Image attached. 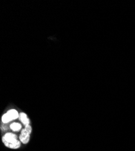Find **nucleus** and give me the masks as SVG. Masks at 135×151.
<instances>
[{"mask_svg":"<svg viewBox=\"0 0 135 151\" xmlns=\"http://www.w3.org/2000/svg\"><path fill=\"white\" fill-rule=\"evenodd\" d=\"M19 117H20L21 122L23 123L24 125L26 126L29 125L30 120L28 119L27 116L26 115V114L24 113V112H21V113H20Z\"/></svg>","mask_w":135,"mask_h":151,"instance_id":"7ed1b4c3","label":"nucleus"},{"mask_svg":"<svg viewBox=\"0 0 135 151\" xmlns=\"http://www.w3.org/2000/svg\"><path fill=\"white\" fill-rule=\"evenodd\" d=\"M15 139H17V135L14 133L9 132L6 133L4 135L3 138H2V140H3V142L4 143L5 142H8V141H10Z\"/></svg>","mask_w":135,"mask_h":151,"instance_id":"f03ea898","label":"nucleus"},{"mask_svg":"<svg viewBox=\"0 0 135 151\" xmlns=\"http://www.w3.org/2000/svg\"><path fill=\"white\" fill-rule=\"evenodd\" d=\"M21 134H22V135H30L28 134L27 131H26L25 129H23L21 131Z\"/></svg>","mask_w":135,"mask_h":151,"instance_id":"1a4fd4ad","label":"nucleus"},{"mask_svg":"<svg viewBox=\"0 0 135 151\" xmlns=\"http://www.w3.org/2000/svg\"><path fill=\"white\" fill-rule=\"evenodd\" d=\"M4 144L7 148L12 149H16L20 148L21 141L18 140V139H15L10 141H8V142L4 143Z\"/></svg>","mask_w":135,"mask_h":151,"instance_id":"f257e3e1","label":"nucleus"},{"mask_svg":"<svg viewBox=\"0 0 135 151\" xmlns=\"http://www.w3.org/2000/svg\"><path fill=\"white\" fill-rule=\"evenodd\" d=\"M25 130L29 134H30L32 132V127H31V126H30V125H26L25 126Z\"/></svg>","mask_w":135,"mask_h":151,"instance_id":"6e6552de","label":"nucleus"},{"mask_svg":"<svg viewBox=\"0 0 135 151\" xmlns=\"http://www.w3.org/2000/svg\"><path fill=\"white\" fill-rule=\"evenodd\" d=\"M20 141L23 144H27L30 140V135H22L21 134L19 136Z\"/></svg>","mask_w":135,"mask_h":151,"instance_id":"39448f33","label":"nucleus"},{"mask_svg":"<svg viewBox=\"0 0 135 151\" xmlns=\"http://www.w3.org/2000/svg\"><path fill=\"white\" fill-rule=\"evenodd\" d=\"M1 120H2V122H3V123H9V122H10V121H12V119L11 118L10 116L9 115V114L7 113H7L4 114L3 116H2Z\"/></svg>","mask_w":135,"mask_h":151,"instance_id":"0eeeda50","label":"nucleus"},{"mask_svg":"<svg viewBox=\"0 0 135 151\" xmlns=\"http://www.w3.org/2000/svg\"><path fill=\"white\" fill-rule=\"evenodd\" d=\"M7 113L9 114V115L10 116V117L12 118V120L16 119L17 118H18L20 117L18 111L16 110H14V109H12V110H10L7 111Z\"/></svg>","mask_w":135,"mask_h":151,"instance_id":"20e7f679","label":"nucleus"},{"mask_svg":"<svg viewBox=\"0 0 135 151\" xmlns=\"http://www.w3.org/2000/svg\"><path fill=\"white\" fill-rule=\"evenodd\" d=\"M10 129L12 130L13 131H18L21 129V125L19 123H16V122H15V123H13L10 125Z\"/></svg>","mask_w":135,"mask_h":151,"instance_id":"423d86ee","label":"nucleus"}]
</instances>
